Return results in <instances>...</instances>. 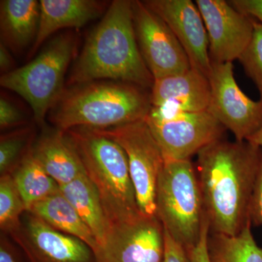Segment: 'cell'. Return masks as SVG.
I'll return each mask as SVG.
<instances>
[{
  "label": "cell",
  "instance_id": "cell-1",
  "mask_svg": "<svg viewBox=\"0 0 262 262\" xmlns=\"http://www.w3.org/2000/svg\"><path fill=\"white\" fill-rule=\"evenodd\" d=\"M261 147L221 139L198 153L196 172L210 233L235 236L248 225Z\"/></svg>",
  "mask_w": 262,
  "mask_h": 262
},
{
  "label": "cell",
  "instance_id": "cell-2",
  "mask_svg": "<svg viewBox=\"0 0 262 262\" xmlns=\"http://www.w3.org/2000/svg\"><path fill=\"white\" fill-rule=\"evenodd\" d=\"M112 80L151 89L155 79L136 40L132 1L115 0L90 33L68 77V86Z\"/></svg>",
  "mask_w": 262,
  "mask_h": 262
},
{
  "label": "cell",
  "instance_id": "cell-3",
  "mask_svg": "<svg viewBox=\"0 0 262 262\" xmlns=\"http://www.w3.org/2000/svg\"><path fill=\"white\" fill-rule=\"evenodd\" d=\"M151 108V90L98 80L66 87L48 117L56 129H106L144 120Z\"/></svg>",
  "mask_w": 262,
  "mask_h": 262
},
{
  "label": "cell",
  "instance_id": "cell-4",
  "mask_svg": "<svg viewBox=\"0 0 262 262\" xmlns=\"http://www.w3.org/2000/svg\"><path fill=\"white\" fill-rule=\"evenodd\" d=\"M65 132L97 189L110 229L143 215L121 146L94 129L79 127Z\"/></svg>",
  "mask_w": 262,
  "mask_h": 262
},
{
  "label": "cell",
  "instance_id": "cell-5",
  "mask_svg": "<svg viewBox=\"0 0 262 262\" xmlns=\"http://www.w3.org/2000/svg\"><path fill=\"white\" fill-rule=\"evenodd\" d=\"M77 37L72 32L52 38L27 64L2 75L0 84L29 103L37 123L42 125L64 92L65 77L75 58Z\"/></svg>",
  "mask_w": 262,
  "mask_h": 262
},
{
  "label": "cell",
  "instance_id": "cell-6",
  "mask_svg": "<svg viewBox=\"0 0 262 262\" xmlns=\"http://www.w3.org/2000/svg\"><path fill=\"white\" fill-rule=\"evenodd\" d=\"M156 216L187 252L201 238L204 209L191 160H165L156 189Z\"/></svg>",
  "mask_w": 262,
  "mask_h": 262
},
{
  "label": "cell",
  "instance_id": "cell-7",
  "mask_svg": "<svg viewBox=\"0 0 262 262\" xmlns=\"http://www.w3.org/2000/svg\"><path fill=\"white\" fill-rule=\"evenodd\" d=\"M145 120L165 160H190L227 129L208 111L187 113L168 106H151Z\"/></svg>",
  "mask_w": 262,
  "mask_h": 262
},
{
  "label": "cell",
  "instance_id": "cell-8",
  "mask_svg": "<svg viewBox=\"0 0 262 262\" xmlns=\"http://www.w3.org/2000/svg\"><path fill=\"white\" fill-rule=\"evenodd\" d=\"M94 130L121 146L126 155L141 213L156 216L157 184L165 158L145 120Z\"/></svg>",
  "mask_w": 262,
  "mask_h": 262
},
{
  "label": "cell",
  "instance_id": "cell-9",
  "mask_svg": "<svg viewBox=\"0 0 262 262\" xmlns=\"http://www.w3.org/2000/svg\"><path fill=\"white\" fill-rule=\"evenodd\" d=\"M208 80L211 96L207 111L236 141H247L262 127V99L253 101L239 89L232 63L211 61Z\"/></svg>",
  "mask_w": 262,
  "mask_h": 262
},
{
  "label": "cell",
  "instance_id": "cell-10",
  "mask_svg": "<svg viewBox=\"0 0 262 262\" xmlns=\"http://www.w3.org/2000/svg\"><path fill=\"white\" fill-rule=\"evenodd\" d=\"M132 9L138 46L155 80L190 70L187 53L163 19L143 1H132Z\"/></svg>",
  "mask_w": 262,
  "mask_h": 262
},
{
  "label": "cell",
  "instance_id": "cell-11",
  "mask_svg": "<svg viewBox=\"0 0 262 262\" xmlns=\"http://www.w3.org/2000/svg\"><path fill=\"white\" fill-rule=\"evenodd\" d=\"M10 235L28 262H98L89 245L53 229L29 211Z\"/></svg>",
  "mask_w": 262,
  "mask_h": 262
},
{
  "label": "cell",
  "instance_id": "cell-12",
  "mask_svg": "<svg viewBox=\"0 0 262 262\" xmlns=\"http://www.w3.org/2000/svg\"><path fill=\"white\" fill-rule=\"evenodd\" d=\"M204 21L211 61L232 63L247 48L254 29V19L225 0H196Z\"/></svg>",
  "mask_w": 262,
  "mask_h": 262
},
{
  "label": "cell",
  "instance_id": "cell-13",
  "mask_svg": "<svg viewBox=\"0 0 262 262\" xmlns=\"http://www.w3.org/2000/svg\"><path fill=\"white\" fill-rule=\"evenodd\" d=\"M165 230L157 216L111 227L96 253L98 262H163Z\"/></svg>",
  "mask_w": 262,
  "mask_h": 262
},
{
  "label": "cell",
  "instance_id": "cell-14",
  "mask_svg": "<svg viewBox=\"0 0 262 262\" xmlns=\"http://www.w3.org/2000/svg\"><path fill=\"white\" fill-rule=\"evenodd\" d=\"M144 4L163 19L187 53L191 67L208 77L211 69L204 21L192 0H146Z\"/></svg>",
  "mask_w": 262,
  "mask_h": 262
},
{
  "label": "cell",
  "instance_id": "cell-15",
  "mask_svg": "<svg viewBox=\"0 0 262 262\" xmlns=\"http://www.w3.org/2000/svg\"><path fill=\"white\" fill-rule=\"evenodd\" d=\"M211 96L208 77L192 68L155 80L151 89V106H168L187 113L207 111Z\"/></svg>",
  "mask_w": 262,
  "mask_h": 262
},
{
  "label": "cell",
  "instance_id": "cell-16",
  "mask_svg": "<svg viewBox=\"0 0 262 262\" xmlns=\"http://www.w3.org/2000/svg\"><path fill=\"white\" fill-rule=\"evenodd\" d=\"M40 19L35 42L29 57L55 32L63 29H80L104 15L108 3L97 0H41Z\"/></svg>",
  "mask_w": 262,
  "mask_h": 262
},
{
  "label": "cell",
  "instance_id": "cell-17",
  "mask_svg": "<svg viewBox=\"0 0 262 262\" xmlns=\"http://www.w3.org/2000/svg\"><path fill=\"white\" fill-rule=\"evenodd\" d=\"M32 154L59 187L85 173L80 157L64 131L56 129L43 133L32 146Z\"/></svg>",
  "mask_w": 262,
  "mask_h": 262
},
{
  "label": "cell",
  "instance_id": "cell-18",
  "mask_svg": "<svg viewBox=\"0 0 262 262\" xmlns=\"http://www.w3.org/2000/svg\"><path fill=\"white\" fill-rule=\"evenodd\" d=\"M40 19V2L0 1L1 42L10 51L20 53L34 44Z\"/></svg>",
  "mask_w": 262,
  "mask_h": 262
},
{
  "label": "cell",
  "instance_id": "cell-19",
  "mask_svg": "<svg viewBox=\"0 0 262 262\" xmlns=\"http://www.w3.org/2000/svg\"><path fill=\"white\" fill-rule=\"evenodd\" d=\"M60 191L94 234L98 248L103 246L110 227L97 189L86 173L60 187Z\"/></svg>",
  "mask_w": 262,
  "mask_h": 262
},
{
  "label": "cell",
  "instance_id": "cell-20",
  "mask_svg": "<svg viewBox=\"0 0 262 262\" xmlns=\"http://www.w3.org/2000/svg\"><path fill=\"white\" fill-rule=\"evenodd\" d=\"M29 212L53 229L80 239L95 254L97 252L98 245L94 234L61 191L35 203Z\"/></svg>",
  "mask_w": 262,
  "mask_h": 262
},
{
  "label": "cell",
  "instance_id": "cell-21",
  "mask_svg": "<svg viewBox=\"0 0 262 262\" xmlns=\"http://www.w3.org/2000/svg\"><path fill=\"white\" fill-rule=\"evenodd\" d=\"M11 175L27 211L35 203L60 190L58 184L33 156L32 148Z\"/></svg>",
  "mask_w": 262,
  "mask_h": 262
},
{
  "label": "cell",
  "instance_id": "cell-22",
  "mask_svg": "<svg viewBox=\"0 0 262 262\" xmlns=\"http://www.w3.org/2000/svg\"><path fill=\"white\" fill-rule=\"evenodd\" d=\"M208 250L211 262H262V248L253 237L251 224L235 236L209 233Z\"/></svg>",
  "mask_w": 262,
  "mask_h": 262
},
{
  "label": "cell",
  "instance_id": "cell-23",
  "mask_svg": "<svg viewBox=\"0 0 262 262\" xmlns=\"http://www.w3.org/2000/svg\"><path fill=\"white\" fill-rule=\"evenodd\" d=\"M26 208L11 174L0 179V227L2 232L10 234L20 227Z\"/></svg>",
  "mask_w": 262,
  "mask_h": 262
},
{
  "label": "cell",
  "instance_id": "cell-24",
  "mask_svg": "<svg viewBox=\"0 0 262 262\" xmlns=\"http://www.w3.org/2000/svg\"><path fill=\"white\" fill-rule=\"evenodd\" d=\"M33 131L24 127L7 133L0 139V173L12 174L32 149Z\"/></svg>",
  "mask_w": 262,
  "mask_h": 262
},
{
  "label": "cell",
  "instance_id": "cell-25",
  "mask_svg": "<svg viewBox=\"0 0 262 262\" xmlns=\"http://www.w3.org/2000/svg\"><path fill=\"white\" fill-rule=\"evenodd\" d=\"M238 60L262 99V23L255 20L252 38Z\"/></svg>",
  "mask_w": 262,
  "mask_h": 262
},
{
  "label": "cell",
  "instance_id": "cell-26",
  "mask_svg": "<svg viewBox=\"0 0 262 262\" xmlns=\"http://www.w3.org/2000/svg\"><path fill=\"white\" fill-rule=\"evenodd\" d=\"M25 122L24 114L9 100L0 98V127L2 130L19 126Z\"/></svg>",
  "mask_w": 262,
  "mask_h": 262
},
{
  "label": "cell",
  "instance_id": "cell-27",
  "mask_svg": "<svg viewBox=\"0 0 262 262\" xmlns=\"http://www.w3.org/2000/svg\"><path fill=\"white\" fill-rule=\"evenodd\" d=\"M250 220L251 225L262 226V148L259 168L250 206Z\"/></svg>",
  "mask_w": 262,
  "mask_h": 262
},
{
  "label": "cell",
  "instance_id": "cell-28",
  "mask_svg": "<svg viewBox=\"0 0 262 262\" xmlns=\"http://www.w3.org/2000/svg\"><path fill=\"white\" fill-rule=\"evenodd\" d=\"M209 233V222L207 220L206 215H204L199 242L190 251H188L190 262H211L208 250V239Z\"/></svg>",
  "mask_w": 262,
  "mask_h": 262
},
{
  "label": "cell",
  "instance_id": "cell-29",
  "mask_svg": "<svg viewBox=\"0 0 262 262\" xmlns=\"http://www.w3.org/2000/svg\"><path fill=\"white\" fill-rule=\"evenodd\" d=\"M163 262H190L187 250L172 238L165 230Z\"/></svg>",
  "mask_w": 262,
  "mask_h": 262
},
{
  "label": "cell",
  "instance_id": "cell-30",
  "mask_svg": "<svg viewBox=\"0 0 262 262\" xmlns=\"http://www.w3.org/2000/svg\"><path fill=\"white\" fill-rule=\"evenodd\" d=\"M235 9L262 23V0H231Z\"/></svg>",
  "mask_w": 262,
  "mask_h": 262
},
{
  "label": "cell",
  "instance_id": "cell-31",
  "mask_svg": "<svg viewBox=\"0 0 262 262\" xmlns=\"http://www.w3.org/2000/svg\"><path fill=\"white\" fill-rule=\"evenodd\" d=\"M0 262L28 261L24 255L20 254V251L8 239L2 236L0 241Z\"/></svg>",
  "mask_w": 262,
  "mask_h": 262
},
{
  "label": "cell",
  "instance_id": "cell-32",
  "mask_svg": "<svg viewBox=\"0 0 262 262\" xmlns=\"http://www.w3.org/2000/svg\"><path fill=\"white\" fill-rule=\"evenodd\" d=\"M13 61V57L10 54V51L3 43L0 44V70L2 75L8 73L13 70L12 69Z\"/></svg>",
  "mask_w": 262,
  "mask_h": 262
},
{
  "label": "cell",
  "instance_id": "cell-33",
  "mask_svg": "<svg viewBox=\"0 0 262 262\" xmlns=\"http://www.w3.org/2000/svg\"><path fill=\"white\" fill-rule=\"evenodd\" d=\"M247 141L253 145L262 148V127L257 132L255 133L251 137L248 138Z\"/></svg>",
  "mask_w": 262,
  "mask_h": 262
}]
</instances>
